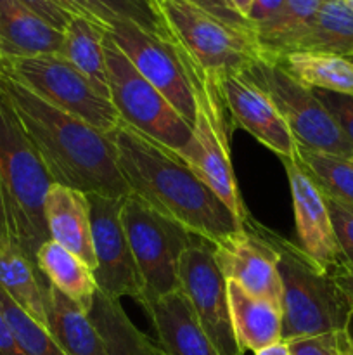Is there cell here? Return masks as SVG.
<instances>
[{
    "label": "cell",
    "mask_w": 353,
    "mask_h": 355,
    "mask_svg": "<svg viewBox=\"0 0 353 355\" xmlns=\"http://www.w3.org/2000/svg\"><path fill=\"white\" fill-rule=\"evenodd\" d=\"M175 44L203 73L213 76L244 71L263 59L253 28H241L185 0H156Z\"/></svg>",
    "instance_id": "cell-6"
},
{
    "label": "cell",
    "mask_w": 353,
    "mask_h": 355,
    "mask_svg": "<svg viewBox=\"0 0 353 355\" xmlns=\"http://www.w3.org/2000/svg\"><path fill=\"white\" fill-rule=\"evenodd\" d=\"M291 355H339L336 333L289 340Z\"/></svg>",
    "instance_id": "cell-35"
},
{
    "label": "cell",
    "mask_w": 353,
    "mask_h": 355,
    "mask_svg": "<svg viewBox=\"0 0 353 355\" xmlns=\"http://www.w3.org/2000/svg\"><path fill=\"white\" fill-rule=\"evenodd\" d=\"M315 94L324 103L329 113L336 118V121L341 127V130L345 132L346 139H348V142L353 148V97L345 96V94L325 92V90L317 89H315Z\"/></svg>",
    "instance_id": "cell-33"
},
{
    "label": "cell",
    "mask_w": 353,
    "mask_h": 355,
    "mask_svg": "<svg viewBox=\"0 0 353 355\" xmlns=\"http://www.w3.org/2000/svg\"><path fill=\"white\" fill-rule=\"evenodd\" d=\"M253 354L255 355H291L289 345H287V342H284V340H280V342L277 343H272V345L269 347H263V349L256 350V352Z\"/></svg>",
    "instance_id": "cell-41"
},
{
    "label": "cell",
    "mask_w": 353,
    "mask_h": 355,
    "mask_svg": "<svg viewBox=\"0 0 353 355\" xmlns=\"http://www.w3.org/2000/svg\"><path fill=\"white\" fill-rule=\"evenodd\" d=\"M19 2L24 3L28 9L33 10V12L38 14L42 19L47 21L52 28L62 31V33H64L69 21L73 19V16H78V14H75V10H73L68 3L62 2V0H19Z\"/></svg>",
    "instance_id": "cell-34"
},
{
    "label": "cell",
    "mask_w": 353,
    "mask_h": 355,
    "mask_svg": "<svg viewBox=\"0 0 353 355\" xmlns=\"http://www.w3.org/2000/svg\"><path fill=\"white\" fill-rule=\"evenodd\" d=\"M37 267L55 290L75 302L83 312L90 314L99 288L93 270L82 259L48 239L38 248Z\"/></svg>",
    "instance_id": "cell-23"
},
{
    "label": "cell",
    "mask_w": 353,
    "mask_h": 355,
    "mask_svg": "<svg viewBox=\"0 0 353 355\" xmlns=\"http://www.w3.org/2000/svg\"><path fill=\"white\" fill-rule=\"evenodd\" d=\"M44 217L48 239L55 241L96 269L92 246L90 205L85 193L52 182L44 203Z\"/></svg>",
    "instance_id": "cell-17"
},
{
    "label": "cell",
    "mask_w": 353,
    "mask_h": 355,
    "mask_svg": "<svg viewBox=\"0 0 353 355\" xmlns=\"http://www.w3.org/2000/svg\"><path fill=\"white\" fill-rule=\"evenodd\" d=\"M64 33L19 0H0V55L61 54Z\"/></svg>",
    "instance_id": "cell-19"
},
{
    "label": "cell",
    "mask_w": 353,
    "mask_h": 355,
    "mask_svg": "<svg viewBox=\"0 0 353 355\" xmlns=\"http://www.w3.org/2000/svg\"><path fill=\"white\" fill-rule=\"evenodd\" d=\"M275 103L296 142L315 151L353 158V148L336 118L329 113L315 89L298 82L286 69L269 59H260L244 69Z\"/></svg>",
    "instance_id": "cell-10"
},
{
    "label": "cell",
    "mask_w": 353,
    "mask_h": 355,
    "mask_svg": "<svg viewBox=\"0 0 353 355\" xmlns=\"http://www.w3.org/2000/svg\"><path fill=\"white\" fill-rule=\"evenodd\" d=\"M258 229L277 252L284 342L348 329L353 300L339 290L332 274L317 266L296 243L260 222Z\"/></svg>",
    "instance_id": "cell-3"
},
{
    "label": "cell",
    "mask_w": 353,
    "mask_h": 355,
    "mask_svg": "<svg viewBox=\"0 0 353 355\" xmlns=\"http://www.w3.org/2000/svg\"><path fill=\"white\" fill-rule=\"evenodd\" d=\"M282 163L293 196L298 246L317 266L332 274L345 263V259L332 229L324 193L298 165L296 159H282Z\"/></svg>",
    "instance_id": "cell-16"
},
{
    "label": "cell",
    "mask_w": 353,
    "mask_h": 355,
    "mask_svg": "<svg viewBox=\"0 0 353 355\" xmlns=\"http://www.w3.org/2000/svg\"><path fill=\"white\" fill-rule=\"evenodd\" d=\"M107 30L83 16H73L64 30L61 55L75 66L104 97L109 99L104 40Z\"/></svg>",
    "instance_id": "cell-25"
},
{
    "label": "cell",
    "mask_w": 353,
    "mask_h": 355,
    "mask_svg": "<svg viewBox=\"0 0 353 355\" xmlns=\"http://www.w3.org/2000/svg\"><path fill=\"white\" fill-rule=\"evenodd\" d=\"M291 52L353 58V9L346 0H324L307 33Z\"/></svg>",
    "instance_id": "cell-26"
},
{
    "label": "cell",
    "mask_w": 353,
    "mask_h": 355,
    "mask_svg": "<svg viewBox=\"0 0 353 355\" xmlns=\"http://www.w3.org/2000/svg\"><path fill=\"white\" fill-rule=\"evenodd\" d=\"M336 340H338V352L339 355H353V335L352 329H343V331L336 333Z\"/></svg>",
    "instance_id": "cell-40"
},
{
    "label": "cell",
    "mask_w": 353,
    "mask_h": 355,
    "mask_svg": "<svg viewBox=\"0 0 353 355\" xmlns=\"http://www.w3.org/2000/svg\"><path fill=\"white\" fill-rule=\"evenodd\" d=\"M183 52V51H182ZM187 62L190 83L196 101V118L192 123V137L183 149L176 151L182 162L227 205L241 224L249 217L244 207L234 166L230 158V142H228L227 107L221 99L217 76L201 71L183 52Z\"/></svg>",
    "instance_id": "cell-5"
},
{
    "label": "cell",
    "mask_w": 353,
    "mask_h": 355,
    "mask_svg": "<svg viewBox=\"0 0 353 355\" xmlns=\"http://www.w3.org/2000/svg\"><path fill=\"white\" fill-rule=\"evenodd\" d=\"M352 321H353V318H352Z\"/></svg>",
    "instance_id": "cell-46"
},
{
    "label": "cell",
    "mask_w": 353,
    "mask_h": 355,
    "mask_svg": "<svg viewBox=\"0 0 353 355\" xmlns=\"http://www.w3.org/2000/svg\"><path fill=\"white\" fill-rule=\"evenodd\" d=\"M0 71L7 73L40 99L111 134L121 123L116 107L61 54L0 55Z\"/></svg>",
    "instance_id": "cell-8"
},
{
    "label": "cell",
    "mask_w": 353,
    "mask_h": 355,
    "mask_svg": "<svg viewBox=\"0 0 353 355\" xmlns=\"http://www.w3.org/2000/svg\"><path fill=\"white\" fill-rule=\"evenodd\" d=\"M62 2L68 3L75 14L102 24L106 30L114 23L130 21L151 33L172 38L156 0H62Z\"/></svg>",
    "instance_id": "cell-29"
},
{
    "label": "cell",
    "mask_w": 353,
    "mask_h": 355,
    "mask_svg": "<svg viewBox=\"0 0 353 355\" xmlns=\"http://www.w3.org/2000/svg\"><path fill=\"white\" fill-rule=\"evenodd\" d=\"M104 54L109 99L121 121L172 151L176 153L185 148L192 137V127L176 113L166 97L135 69L107 33Z\"/></svg>",
    "instance_id": "cell-9"
},
{
    "label": "cell",
    "mask_w": 353,
    "mask_h": 355,
    "mask_svg": "<svg viewBox=\"0 0 353 355\" xmlns=\"http://www.w3.org/2000/svg\"><path fill=\"white\" fill-rule=\"evenodd\" d=\"M324 0H286L273 19L255 28L256 38L263 51V59L289 54L314 23Z\"/></svg>",
    "instance_id": "cell-28"
},
{
    "label": "cell",
    "mask_w": 353,
    "mask_h": 355,
    "mask_svg": "<svg viewBox=\"0 0 353 355\" xmlns=\"http://www.w3.org/2000/svg\"><path fill=\"white\" fill-rule=\"evenodd\" d=\"M179 290L190 302L218 354H244L232 328L227 279L215 260L213 246L204 245L203 239H196L180 259Z\"/></svg>",
    "instance_id": "cell-12"
},
{
    "label": "cell",
    "mask_w": 353,
    "mask_h": 355,
    "mask_svg": "<svg viewBox=\"0 0 353 355\" xmlns=\"http://www.w3.org/2000/svg\"><path fill=\"white\" fill-rule=\"evenodd\" d=\"M346 2H348V6L353 9V0H346Z\"/></svg>",
    "instance_id": "cell-44"
},
{
    "label": "cell",
    "mask_w": 353,
    "mask_h": 355,
    "mask_svg": "<svg viewBox=\"0 0 353 355\" xmlns=\"http://www.w3.org/2000/svg\"><path fill=\"white\" fill-rule=\"evenodd\" d=\"M47 331L66 355H106L102 336L75 302L47 286Z\"/></svg>",
    "instance_id": "cell-22"
},
{
    "label": "cell",
    "mask_w": 353,
    "mask_h": 355,
    "mask_svg": "<svg viewBox=\"0 0 353 355\" xmlns=\"http://www.w3.org/2000/svg\"><path fill=\"white\" fill-rule=\"evenodd\" d=\"M52 179L24 135L9 101L0 92V194L10 241L37 266V252L48 241L44 203Z\"/></svg>",
    "instance_id": "cell-4"
},
{
    "label": "cell",
    "mask_w": 353,
    "mask_h": 355,
    "mask_svg": "<svg viewBox=\"0 0 353 355\" xmlns=\"http://www.w3.org/2000/svg\"><path fill=\"white\" fill-rule=\"evenodd\" d=\"M47 286L38 267L12 241H0V288L47 329Z\"/></svg>",
    "instance_id": "cell-21"
},
{
    "label": "cell",
    "mask_w": 353,
    "mask_h": 355,
    "mask_svg": "<svg viewBox=\"0 0 353 355\" xmlns=\"http://www.w3.org/2000/svg\"><path fill=\"white\" fill-rule=\"evenodd\" d=\"M296 162L325 196L353 205V158L298 144Z\"/></svg>",
    "instance_id": "cell-30"
},
{
    "label": "cell",
    "mask_w": 353,
    "mask_h": 355,
    "mask_svg": "<svg viewBox=\"0 0 353 355\" xmlns=\"http://www.w3.org/2000/svg\"><path fill=\"white\" fill-rule=\"evenodd\" d=\"M90 205L92 246L96 255L97 288L113 300L130 297L141 304L144 283L137 269L127 232H125L121 210L125 198L87 194Z\"/></svg>",
    "instance_id": "cell-13"
},
{
    "label": "cell",
    "mask_w": 353,
    "mask_h": 355,
    "mask_svg": "<svg viewBox=\"0 0 353 355\" xmlns=\"http://www.w3.org/2000/svg\"><path fill=\"white\" fill-rule=\"evenodd\" d=\"M109 137L128 187L149 207L211 246L241 231L242 224L227 205L175 151L123 121Z\"/></svg>",
    "instance_id": "cell-2"
},
{
    "label": "cell",
    "mask_w": 353,
    "mask_h": 355,
    "mask_svg": "<svg viewBox=\"0 0 353 355\" xmlns=\"http://www.w3.org/2000/svg\"><path fill=\"white\" fill-rule=\"evenodd\" d=\"M107 35L135 69L154 85L175 107L176 113L192 127L196 101L185 58L175 40L151 33L130 21L114 23L107 28Z\"/></svg>",
    "instance_id": "cell-11"
},
{
    "label": "cell",
    "mask_w": 353,
    "mask_h": 355,
    "mask_svg": "<svg viewBox=\"0 0 353 355\" xmlns=\"http://www.w3.org/2000/svg\"><path fill=\"white\" fill-rule=\"evenodd\" d=\"M227 113L234 127L242 128L280 159H296L298 142L272 97L244 71L217 76Z\"/></svg>",
    "instance_id": "cell-14"
},
{
    "label": "cell",
    "mask_w": 353,
    "mask_h": 355,
    "mask_svg": "<svg viewBox=\"0 0 353 355\" xmlns=\"http://www.w3.org/2000/svg\"><path fill=\"white\" fill-rule=\"evenodd\" d=\"M227 291L232 328L242 352H256L282 340V311L279 304L253 297L234 281H227Z\"/></svg>",
    "instance_id": "cell-20"
},
{
    "label": "cell",
    "mask_w": 353,
    "mask_h": 355,
    "mask_svg": "<svg viewBox=\"0 0 353 355\" xmlns=\"http://www.w3.org/2000/svg\"><path fill=\"white\" fill-rule=\"evenodd\" d=\"M228 2H230V6L234 7V9L237 10L242 17H246L248 16L249 7H251L253 0H228Z\"/></svg>",
    "instance_id": "cell-43"
},
{
    "label": "cell",
    "mask_w": 353,
    "mask_h": 355,
    "mask_svg": "<svg viewBox=\"0 0 353 355\" xmlns=\"http://www.w3.org/2000/svg\"><path fill=\"white\" fill-rule=\"evenodd\" d=\"M144 311L151 318L158 343L168 355H220L180 290L158 298Z\"/></svg>",
    "instance_id": "cell-18"
},
{
    "label": "cell",
    "mask_w": 353,
    "mask_h": 355,
    "mask_svg": "<svg viewBox=\"0 0 353 355\" xmlns=\"http://www.w3.org/2000/svg\"><path fill=\"white\" fill-rule=\"evenodd\" d=\"M0 311L16 338L17 345L26 355H66L54 342L48 331L35 322L12 298L0 288Z\"/></svg>",
    "instance_id": "cell-31"
},
{
    "label": "cell",
    "mask_w": 353,
    "mask_h": 355,
    "mask_svg": "<svg viewBox=\"0 0 353 355\" xmlns=\"http://www.w3.org/2000/svg\"><path fill=\"white\" fill-rule=\"evenodd\" d=\"M0 92L9 101L52 182L85 194L125 198L132 193L118 166L109 134L51 106L3 71Z\"/></svg>",
    "instance_id": "cell-1"
},
{
    "label": "cell",
    "mask_w": 353,
    "mask_h": 355,
    "mask_svg": "<svg viewBox=\"0 0 353 355\" xmlns=\"http://www.w3.org/2000/svg\"><path fill=\"white\" fill-rule=\"evenodd\" d=\"M185 2L194 3V6L201 7L206 12L213 14V16L220 17V19L227 21V23L234 24V26H241V28H253L251 24L248 23L246 17H242L234 7L230 6L228 0H185Z\"/></svg>",
    "instance_id": "cell-36"
},
{
    "label": "cell",
    "mask_w": 353,
    "mask_h": 355,
    "mask_svg": "<svg viewBox=\"0 0 353 355\" xmlns=\"http://www.w3.org/2000/svg\"><path fill=\"white\" fill-rule=\"evenodd\" d=\"M350 61H353V58H352V59H350Z\"/></svg>",
    "instance_id": "cell-45"
},
{
    "label": "cell",
    "mask_w": 353,
    "mask_h": 355,
    "mask_svg": "<svg viewBox=\"0 0 353 355\" xmlns=\"http://www.w3.org/2000/svg\"><path fill=\"white\" fill-rule=\"evenodd\" d=\"M213 255L227 281H234L249 295L280 305L277 252L260 232L258 220L249 215L241 231L213 245Z\"/></svg>",
    "instance_id": "cell-15"
},
{
    "label": "cell",
    "mask_w": 353,
    "mask_h": 355,
    "mask_svg": "<svg viewBox=\"0 0 353 355\" xmlns=\"http://www.w3.org/2000/svg\"><path fill=\"white\" fill-rule=\"evenodd\" d=\"M284 2H286V0H253L246 19L251 24L253 30H255V28L262 26V24L273 19V17L280 12Z\"/></svg>",
    "instance_id": "cell-37"
},
{
    "label": "cell",
    "mask_w": 353,
    "mask_h": 355,
    "mask_svg": "<svg viewBox=\"0 0 353 355\" xmlns=\"http://www.w3.org/2000/svg\"><path fill=\"white\" fill-rule=\"evenodd\" d=\"M89 315L102 336L106 355H168L130 321L120 300L97 291Z\"/></svg>",
    "instance_id": "cell-24"
},
{
    "label": "cell",
    "mask_w": 353,
    "mask_h": 355,
    "mask_svg": "<svg viewBox=\"0 0 353 355\" xmlns=\"http://www.w3.org/2000/svg\"><path fill=\"white\" fill-rule=\"evenodd\" d=\"M0 355H26L21 350V347L17 345L2 311H0Z\"/></svg>",
    "instance_id": "cell-38"
},
{
    "label": "cell",
    "mask_w": 353,
    "mask_h": 355,
    "mask_svg": "<svg viewBox=\"0 0 353 355\" xmlns=\"http://www.w3.org/2000/svg\"><path fill=\"white\" fill-rule=\"evenodd\" d=\"M332 277H334L339 290H341L350 300H353V266L341 263V266L332 272Z\"/></svg>",
    "instance_id": "cell-39"
},
{
    "label": "cell",
    "mask_w": 353,
    "mask_h": 355,
    "mask_svg": "<svg viewBox=\"0 0 353 355\" xmlns=\"http://www.w3.org/2000/svg\"><path fill=\"white\" fill-rule=\"evenodd\" d=\"M325 201L345 263L353 266V205L343 203L331 196H325Z\"/></svg>",
    "instance_id": "cell-32"
},
{
    "label": "cell",
    "mask_w": 353,
    "mask_h": 355,
    "mask_svg": "<svg viewBox=\"0 0 353 355\" xmlns=\"http://www.w3.org/2000/svg\"><path fill=\"white\" fill-rule=\"evenodd\" d=\"M0 241H10L9 222H7V214L6 207H3L2 194H0Z\"/></svg>",
    "instance_id": "cell-42"
},
{
    "label": "cell",
    "mask_w": 353,
    "mask_h": 355,
    "mask_svg": "<svg viewBox=\"0 0 353 355\" xmlns=\"http://www.w3.org/2000/svg\"><path fill=\"white\" fill-rule=\"evenodd\" d=\"M121 220L144 283L138 305L145 309L158 298L179 290L180 259L199 238L156 211L134 193L125 196Z\"/></svg>",
    "instance_id": "cell-7"
},
{
    "label": "cell",
    "mask_w": 353,
    "mask_h": 355,
    "mask_svg": "<svg viewBox=\"0 0 353 355\" xmlns=\"http://www.w3.org/2000/svg\"><path fill=\"white\" fill-rule=\"evenodd\" d=\"M273 62L307 87L353 97V61L318 52H289Z\"/></svg>",
    "instance_id": "cell-27"
}]
</instances>
